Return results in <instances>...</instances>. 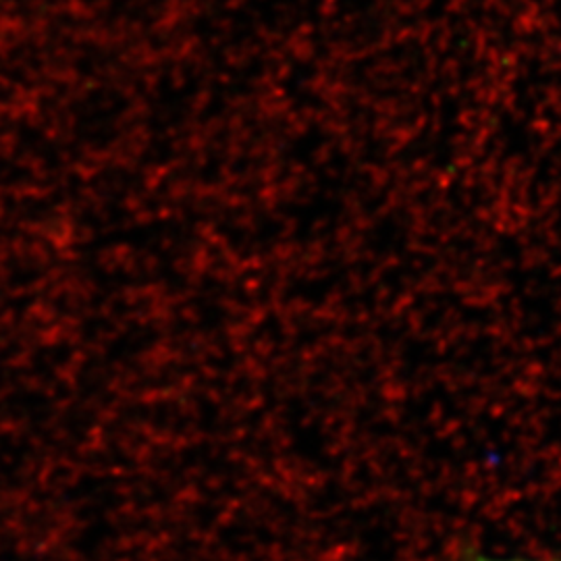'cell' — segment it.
Listing matches in <instances>:
<instances>
[{
	"label": "cell",
	"mask_w": 561,
	"mask_h": 561,
	"mask_svg": "<svg viewBox=\"0 0 561 561\" xmlns=\"http://www.w3.org/2000/svg\"><path fill=\"white\" fill-rule=\"evenodd\" d=\"M466 561H556V560H493V558H470Z\"/></svg>",
	"instance_id": "6da1fadb"
}]
</instances>
